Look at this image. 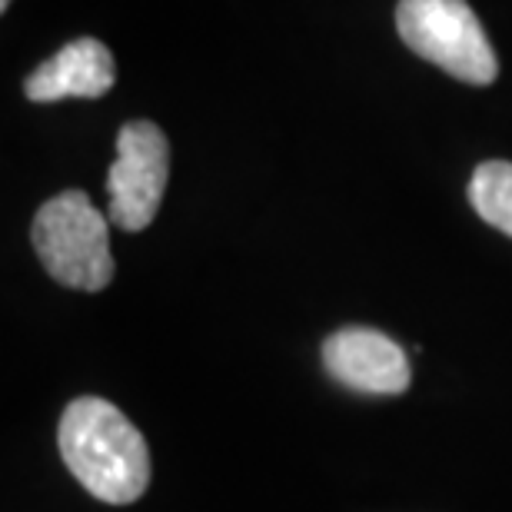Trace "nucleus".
I'll return each instance as SVG.
<instances>
[{
  "label": "nucleus",
  "instance_id": "f257e3e1",
  "mask_svg": "<svg viewBox=\"0 0 512 512\" xmlns=\"http://www.w3.org/2000/svg\"><path fill=\"white\" fill-rule=\"evenodd\" d=\"M60 456L74 479L100 503L127 506L150 486L147 439L114 403L97 396L74 399L57 429Z\"/></svg>",
  "mask_w": 512,
  "mask_h": 512
},
{
  "label": "nucleus",
  "instance_id": "f03ea898",
  "mask_svg": "<svg viewBox=\"0 0 512 512\" xmlns=\"http://www.w3.org/2000/svg\"><path fill=\"white\" fill-rule=\"evenodd\" d=\"M34 250L60 286L97 293L114 280V256L104 213L84 190H64L34 217Z\"/></svg>",
  "mask_w": 512,
  "mask_h": 512
},
{
  "label": "nucleus",
  "instance_id": "7ed1b4c3",
  "mask_svg": "<svg viewBox=\"0 0 512 512\" xmlns=\"http://www.w3.org/2000/svg\"><path fill=\"white\" fill-rule=\"evenodd\" d=\"M396 30L416 57L463 84L486 87L499 77L496 50L466 0H399Z\"/></svg>",
  "mask_w": 512,
  "mask_h": 512
},
{
  "label": "nucleus",
  "instance_id": "20e7f679",
  "mask_svg": "<svg viewBox=\"0 0 512 512\" xmlns=\"http://www.w3.org/2000/svg\"><path fill=\"white\" fill-rule=\"evenodd\" d=\"M170 177V143L150 120H133L117 133V160L107 173L114 227L137 233L147 230L160 210Z\"/></svg>",
  "mask_w": 512,
  "mask_h": 512
},
{
  "label": "nucleus",
  "instance_id": "39448f33",
  "mask_svg": "<svg viewBox=\"0 0 512 512\" xmlns=\"http://www.w3.org/2000/svg\"><path fill=\"white\" fill-rule=\"evenodd\" d=\"M323 366L353 393L399 396L409 389V360L403 346L370 326H346L326 336Z\"/></svg>",
  "mask_w": 512,
  "mask_h": 512
},
{
  "label": "nucleus",
  "instance_id": "423d86ee",
  "mask_svg": "<svg viewBox=\"0 0 512 512\" xmlns=\"http://www.w3.org/2000/svg\"><path fill=\"white\" fill-rule=\"evenodd\" d=\"M114 54L94 37L70 40L47 64L24 80V94L34 104H54L67 97H104L114 87Z\"/></svg>",
  "mask_w": 512,
  "mask_h": 512
},
{
  "label": "nucleus",
  "instance_id": "0eeeda50",
  "mask_svg": "<svg viewBox=\"0 0 512 512\" xmlns=\"http://www.w3.org/2000/svg\"><path fill=\"white\" fill-rule=\"evenodd\" d=\"M469 203L489 227L512 237V163L486 160L469 180Z\"/></svg>",
  "mask_w": 512,
  "mask_h": 512
},
{
  "label": "nucleus",
  "instance_id": "6e6552de",
  "mask_svg": "<svg viewBox=\"0 0 512 512\" xmlns=\"http://www.w3.org/2000/svg\"><path fill=\"white\" fill-rule=\"evenodd\" d=\"M10 7V0H0V10H7Z\"/></svg>",
  "mask_w": 512,
  "mask_h": 512
}]
</instances>
